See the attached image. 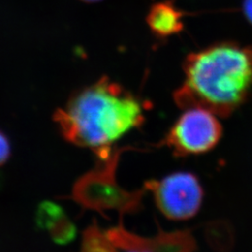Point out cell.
I'll return each instance as SVG.
<instances>
[{
    "label": "cell",
    "instance_id": "1",
    "mask_svg": "<svg viewBox=\"0 0 252 252\" xmlns=\"http://www.w3.org/2000/svg\"><path fill=\"white\" fill-rule=\"evenodd\" d=\"M143 112L140 100L105 77L73 94L64 108L56 110L54 121L65 140L106 161L112 145L143 125Z\"/></svg>",
    "mask_w": 252,
    "mask_h": 252
},
{
    "label": "cell",
    "instance_id": "2",
    "mask_svg": "<svg viewBox=\"0 0 252 252\" xmlns=\"http://www.w3.org/2000/svg\"><path fill=\"white\" fill-rule=\"evenodd\" d=\"M183 70L184 81L174 94L176 104L228 117L252 93V48L229 41L216 43L189 54Z\"/></svg>",
    "mask_w": 252,
    "mask_h": 252
},
{
    "label": "cell",
    "instance_id": "3",
    "mask_svg": "<svg viewBox=\"0 0 252 252\" xmlns=\"http://www.w3.org/2000/svg\"><path fill=\"white\" fill-rule=\"evenodd\" d=\"M119 154H112L99 169L78 180L73 189V198L82 206L101 211L118 208L124 212L135 211L140 207L142 190L127 192L115 181V168Z\"/></svg>",
    "mask_w": 252,
    "mask_h": 252
},
{
    "label": "cell",
    "instance_id": "4",
    "mask_svg": "<svg viewBox=\"0 0 252 252\" xmlns=\"http://www.w3.org/2000/svg\"><path fill=\"white\" fill-rule=\"evenodd\" d=\"M184 110L162 144L166 145L178 156L197 155L211 151L222 135L218 116L204 108Z\"/></svg>",
    "mask_w": 252,
    "mask_h": 252
},
{
    "label": "cell",
    "instance_id": "5",
    "mask_svg": "<svg viewBox=\"0 0 252 252\" xmlns=\"http://www.w3.org/2000/svg\"><path fill=\"white\" fill-rule=\"evenodd\" d=\"M162 215L173 220L195 216L202 205L203 189L197 178L189 172H178L161 180L146 182Z\"/></svg>",
    "mask_w": 252,
    "mask_h": 252
},
{
    "label": "cell",
    "instance_id": "6",
    "mask_svg": "<svg viewBox=\"0 0 252 252\" xmlns=\"http://www.w3.org/2000/svg\"><path fill=\"white\" fill-rule=\"evenodd\" d=\"M105 234L112 251L128 252H189L196 249V243L189 231L163 233L153 238H143L129 233L122 225L108 229Z\"/></svg>",
    "mask_w": 252,
    "mask_h": 252
},
{
    "label": "cell",
    "instance_id": "7",
    "mask_svg": "<svg viewBox=\"0 0 252 252\" xmlns=\"http://www.w3.org/2000/svg\"><path fill=\"white\" fill-rule=\"evenodd\" d=\"M184 13L170 1L158 2L152 6L146 22L153 35L165 38L180 33L184 29Z\"/></svg>",
    "mask_w": 252,
    "mask_h": 252
},
{
    "label": "cell",
    "instance_id": "8",
    "mask_svg": "<svg viewBox=\"0 0 252 252\" xmlns=\"http://www.w3.org/2000/svg\"><path fill=\"white\" fill-rule=\"evenodd\" d=\"M37 218L39 225L49 229L55 242L65 243L73 238L75 229L60 207L45 203L39 208Z\"/></svg>",
    "mask_w": 252,
    "mask_h": 252
},
{
    "label": "cell",
    "instance_id": "9",
    "mask_svg": "<svg viewBox=\"0 0 252 252\" xmlns=\"http://www.w3.org/2000/svg\"><path fill=\"white\" fill-rule=\"evenodd\" d=\"M82 249L87 252H111L105 232H101L96 225L91 226L83 234Z\"/></svg>",
    "mask_w": 252,
    "mask_h": 252
},
{
    "label": "cell",
    "instance_id": "10",
    "mask_svg": "<svg viewBox=\"0 0 252 252\" xmlns=\"http://www.w3.org/2000/svg\"><path fill=\"white\" fill-rule=\"evenodd\" d=\"M10 154L9 140L2 132H0V165L8 160Z\"/></svg>",
    "mask_w": 252,
    "mask_h": 252
},
{
    "label": "cell",
    "instance_id": "11",
    "mask_svg": "<svg viewBox=\"0 0 252 252\" xmlns=\"http://www.w3.org/2000/svg\"><path fill=\"white\" fill-rule=\"evenodd\" d=\"M243 10L245 16L252 25V0H244Z\"/></svg>",
    "mask_w": 252,
    "mask_h": 252
},
{
    "label": "cell",
    "instance_id": "12",
    "mask_svg": "<svg viewBox=\"0 0 252 252\" xmlns=\"http://www.w3.org/2000/svg\"><path fill=\"white\" fill-rule=\"evenodd\" d=\"M82 1H84V2H89V3H93V2H97V1H100V0H82Z\"/></svg>",
    "mask_w": 252,
    "mask_h": 252
}]
</instances>
